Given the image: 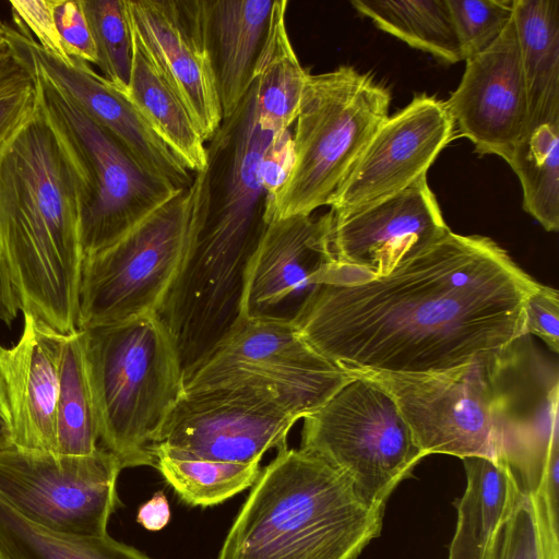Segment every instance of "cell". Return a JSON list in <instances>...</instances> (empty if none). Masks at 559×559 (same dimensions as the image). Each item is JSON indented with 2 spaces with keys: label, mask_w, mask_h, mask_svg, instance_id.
<instances>
[{
  "label": "cell",
  "mask_w": 559,
  "mask_h": 559,
  "mask_svg": "<svg viewBox=\"0 0 559 559\" xmlns=\"http://www.w3.org/2000/svg\"><path fill=\"white\" fill-rule=\"evenodd\" d=\"M537 283L492 239L450 230L385 276L319 285L293 323L348 370L442 371L523 336Z\"/></svg>",
  "instance_id": "6da1fadb"
},
{
  "label": "cell",
  "mask_w": 559,
  "mask_h": 559,
  "mask_svg": "<svg viewBox=\"0 0 559 559\" xmlns=\"http://www.w3.org/2000/svg\"><path fill=\"white\" fill-rule=\"evenodd\" d=\"M82 262L78 177L36 102L0 148V273L23 314L69 334Z\"/></svg>",
  "instance_id": "7a4b0ae2"
},
{
  "label": "cell",
  "mask_w": 559,
  "mask_h": 559,
  "mask_svg": "<svg viewBox=\"0 0 559 559\" xmlns=\"http://www.w3.org/2000/svg\"><path fill=\"white\" fill-rule=\"evenodd\" d=\"M383 512L329 464L287 447L261 468L216 559H357Z\"/></svg>",
  "instance_id": "3957f363"
},
{
  "label": "cell",
  "mask_w": 559,
  "mask_h": 559,
  "mask_svg": "<svg viewBox=\"0 0 559 559\" xmlns=\"http://www.w3.org/2000/svg\"><path fill=\"white\" fill-rule=\"evenodd\" d=\"M81 331L100 447L121 469L155 467L152 447L183 394L169 332L156 313Z\"/></svg>",
  "instance_id": "277c9868"
},
{
  "label": "cell",
  "mask_w": 559,
  "mask_h": 559,
  "mask_svg": "<svg viewBox=\"0 0 559 559\" xmlns=\"http://www.w3.org/2000/svg\"><path fill=\"white\" fill-rule=\"evenodd\" d=\"M391 93L352 66L308 74L293 135L289 174L265 209L266 224L330 205L374 133Z\"/></svg>",
  "instance_id": "5b68a950"
},
{
  "label": "cell",
  "mask_w": 559,
  "mask_h": 559,
  "mask_svg": "<svg viewBox=\"0 0 559 559\" xmlns=\"http://www.w3.org/2000/svg\"><path fill=\"white\" fill-rule=\"evenodd\" d=\"M31 71L37 105L78 177L84 258L117 241L180 190L144 167L109 131Z\"/></svg>",
  "instance_id": "8992f818"
},
{
  "label": "cell",
  "mask_w": 559,
  "mask_h": 559,
  "mask_svg": "<svg viewBox=\"0 0 559 559\" xmlns=\"http://www.w3.org/2000/svg\"><path fill=\"white\" fill-rule=\"evenodd\" d=\"M204 171L108 247L83 258L78 330L157 313L185 259Z\"/></svg>",
  "instance_id": "52a82bcc"
},
{
  "label": "cell",
  "mask_w": 559,
  "mask_h": 559,
  "mask_svg": "<svg viewBox=\"0 0 559 559\" xmlns=\"http://www.w3.org/2000/svg\"><path fill=\"white\" fill-rule=\"evenodd\" d=\"M355 373V379L302 418L299 449L343 474L369 506L384 510L397 485L427 455L391 395Z\"/></svg>",
  "instance_id": "ba28073f"
},
{
  "label": "cell",
  "mask_w": 559,
  "mask_h": 559,
  "mask_svg": "<svg viewBox=\"0 0 559 559\" xmlns=\"http://www.w3.org/2000/svg\"><path fill=\"white\" fill-rule=\"evenodd\" d=\"M507 348L442 371H352L391 395L426 455L498 460Z\"/></svg>",
  "instance_id": "9c48e42d"
},
{
  "label": "cell",
  "mask_w": 559,
  "mask_h": 559,
  "mask_svg": "<svg viewBox=\"0 0 559 559\" xmlns=\"http://www.w3.org/2000/svg\"><path fill=\"white\" fill-rule=\"evenodd\" d=\"M356 378L319 354L292 322L240 318L183 379V393L249 388L302 419Z\"/></svg>",
  "instance_id": "30bf717a"
},
{
  "label": "cell",
  "mask_w": 559,
  "mask_h": 559,
  "mask_svg": "<svg viewBox=\"0 0 559 559\" xmlns=\"http://www.w3.org/2000/svg\"><path fill=\"white\" fill-rule=\"evenodd\" d=\"M118 460L99 447L90 455L0 451V497L29 521L76 536H103L120 506Z\"/></svg>",
  "instance_id": "8fae6325"
},
{
  "label": "cell",
  "mask_w": 559,
  "mask_h": 559,
  "mask_svg": "<svg viewBox=\"0 0 559 559\" xmlns=\"http://www.w3.org/2000/svg\"><path fill=\"white\" fill-rule=\"evenodd\" d=\"M298 420L272 395L249 388L183 393L152 450L251 463L271 449L287 448V436Z\"/></svg>",
  "instance_id": "7c38bea8"
},
{
  "label": "cell",
  "mask_w": 559,
  "mask_h": 559,
  "mask_svg": "<svg viewBox=\"0 0 559 559\" xmlns=\"http://www.w3.org/2000/svg\"><path fill=\"white\" fill-rule=\"evenodd\" d=\"M500 409L498 460L511 471L522 493L542 495L558 514V370L535 352L530 335L508 349Z\"/></svg>",
  "instance_id": "4fadbf2b"
},
{
  "label": "cell",
  "mask_w": 559,
  "mask_h": 559,
  "mask_svg": "<svg viewBox=\"0 0 559 559\" xmlns=\"http://www.w3.org/2000/svg\"><path fill=\"white\" fill-rule=\"evenodd\" d=\"M448 231L424 175L374 205L342 218L331 215L334 261L322 273L319 285L354 284L385 276L406 257Z\"/></svg>",
  "instance_id": "5bb4252c"
},
{
  "label": "cell",
  "mask_w": 559,
  "mask_h": 559,
  "mask_svg": "<svg viewBox=\"0 0 559 559\" xmlns=\"http://www.w3.org/2000/svg\"><path fill=\"white\" fill-rule=\"evenodd\" d=\"M454 134L445 103L416 95L374 133L333 195L329 212L342 218L404 190L427 175Z\"/></svg>",
  "instance_id": "9a60e30c"
},
{
  "label": "cell",
  "mask_w": 559,
  "mask_h": 559,
  "mask_svg": "<svg viewBox=\"0 0 559 559\" xmlns=\"http://www.w3.org/2000/svg\"><path fill=\"white\" fill-rule=\"evenodd\" d=\"M126 5L132 36L206 143L223 115L206 46L205 0H126Z\"/></svg>",
  "instance_id": "2e32d148"
},
{
  "label": "cell",
  "mask_w": 559,
  "mask_h": 559,
  "mask_svg": "<svg viewBox=\"0 0 559 559\" xmlns=\"http://www.w3.org/2000/svg\"><path fill=\"white\" fill-rule=\"evenodd\" d=\"M465 63L459 86L444 102L455 132L468 139L479 155L508 162L531 127L513 20L490 47Z\"/></svg>",
  "instance_id": "e0dca14e"
},
{
  "label": "cell",
  "mask_w": 559,
  "mask_h": 559,
  "mask_svg": "<svg viewBox=\"0 0 559 559\" xmlns=\"http://www.w3.org/2000/svg\"><path fill=\"white\" fill-rule=\"evenodd\" d=\"M330 233V212L269 223L249 264L241 318L293 323L334 261Z\"/></svg>",
  "instance_id": "ac0fdd59"
},
{
  "label": "cell",
  "mask_w": 559,
  "mask_h": 559,
  "mask_svg": "<svg viewBox=\"0 0 559 559\" xmlns=\"http://www.w3.org/2000/svg\"><path fill=\"white\" fill-rule=\"evenodd\" d=\"M11 52L40 73L98 124L117 138L147 169L175 188H188L191 171L148 126L130 100L92 67L74 58H59L29 37L7 26Z\"/></svg>",
  "instance_id": "d6986e66"
},
{
  "label": "cell",
  "mask_w": 559,
  "mask_h": 559,
  "mask_svg": "<svg viewBox=\"0 0 559 559\" xmlns=\"http://www.w3.org/2000/svg\"><path fill=\"white\" fill-rule=\"evenodd\" d=\"M23 318L17 343L0 345V379L9 404L12 445L58 454L57 404L67 334L28 313Z\"/></svg>",
  "instance_id": "ffe728a7"
},
{
  "label": "cell",
  "mask_w": 559,
  "mask_h": 559,
  "mask_svg": "<svg viewBox=\"0 0 559 559\" xmlns=\"http://www.w3.org/2000/svg\"><path fill=\"white\" fill-rule=\"evenodd\" d=\"M271 0H205V37L223 119L253 84L273 10Z\"/></svg>",
  "instance_id": "44dd1931"
},
{
  "label": "cell",
  "mask_w": 559,
  "mask_h": 559,
  "mask_svg": "<svg viewBox=\"0 0 559 559\" xmlns=\"http://www.w3.org/2000/svg\"><path fill=\"white\" fill-rule=\"evenodd\" d=\"M531 126L559 117V1L513 0Z\"/></svg>",
  "instance_id": "7402d4cb"
},
{
  "label": "cell",
  "mask_w": 559,
  "mask_h": 559,
  "mask_svg": "<svg viewBox=\"0 0 559 559\" xmlns=\"http://www.w3.org/2000/svg\"><path fill=\"white\" fill-rule=\"evenodd\" d=\"M122 94L191 173L205 170V141L182 102L133 36L131 74Z\"/></svg>",
  "instance_id": "603a6c76"
},
{
  "label": "cell",
  "mask_w": 559,
  "mask_h": 559,
  "mask_svg": "<svg viewBox=\"0 0 559 559\" xmlns=\"http://www.w3.org/2000/svg\"><path fill=\"white\" fill-rule=\"evenodd\" d=\"M287 0L274 1L253 73L258 123L272 134L288 130L296 120L309 74L300 64L287 33Z\"/></svg>",
  "instance_id": "cb8c5ba5"
},
{
  "label": "cell",
  "mask_w": 559,
  "mask_h": 559,
  "mask_svg": "<svg viewBox=\"0 0 559 559\" xmlns=\"http://www.w3.org/2000/svg\"><path fill=\"white\" fill-rule=\"evenodd\" d=\"M354 9L381 31L449 64L463 61L447 0H355Z\"/></svg>",
  "instance_id": "d4e9b609"
},
{
  "label": "cell",
  "mask_w": 559,
  "mask_h": 559,
  "mask_svg": "<svg viewBox=\"0 0 559 559\" xmlns=\"http://www.w3.org/2000/svg\"><path fill=\"white\" fill-rule=\"evenodd\" d=\"M507 163L520 180L523 209L547 231H558L559 117L531 126Z\"/></svg>",
  "instance_id": "484cf974"
},
{
  "label": "cell",
  "mask_w": 559,
  "mask_h": 559,
  "mask_svg": "<svg viewBox=\"0 0 559 559\" xmlns=\"http://www.w3.org/2000/svg\"><path fill=\"white\" fill-rule=\"evenodd\" d=\"M97 418L88 381L83 332L67 334L59 374L57 452L90 455L98 448Z\"/></svg>",
  "instance_id": "4316f807"
},
{
  "label": "cell",
  "mask_w": 559,
  "mask_h": 559,
  "mask_svg": "<svg viewBox=\"0 0 559 559\" xmlns=\"http://www.w3.org/2000/svg\"><path fill=\"white\" fill-rule=\"evenodd\" d=\"M155 467L178 497L192 507H211L252 487L260 461L233 463L167 454L153 449Z\"/></svg>",
  "instance_id": "83f0119b"
},
{
  "label": "cell",
  "mask_w": 559,
  "mask_h": 559,
  "mask_svg": "<svg viewBox=\"0 0 559 559\" xmlns=\"http://www.w3.org/2000/svg\"><path fill=\"white\" fill-rule=\"evenodd\" d=\"M489 559H559L558 516L543 496L520 493L492 538Z\"/></svg>",
  "instance_id": "f1b7e54d"
},
{
  "label": "cell",
  "mask_w": 559,
  "mask_h": 559,
  "mask_svg": "<svg viewBox=\"0 0 559 559\" xmlns=\"http://www.w3.org/2000/svg\"><path fill=\"white\" fill-rule=\"evenodd\" d=\"M96 49V66L123 93L132 67V35L126 0H81Z\"/></svg>",
  "instance_id": "f546056e"
},
{
  "label": "cell",
  "mask_w": 559,
  "mask_h": 559,
  "mask_svg": "<svg viewBox=\"0 0 559 559\" xmlns=\"http://www.w3.org/2000/svg\"><path fill=\"white\" fill-rule=\"evenodd\" d=\"M462 461L481 535L492 542L498 528L513 511L521 491L502 461L484 456H468Z\"/></svg>",
  "instance_id": "4dcf8cb0"
},
{
  "label": "cell",
  "mask_w": 559,
  "mask_h": 559,
  "mask_svg": "<svg viewBox=\"0 0 559 559\" xmlns=\"http://www.w3.org/2000/svg\"><path fill=\"white\" fill-rule=\"evenodd\" d=\"M513 0H447L463 61L490 47L512 19Z\"/></svg>",
  "instance_id": "1f68e13d"
},
{
  "label": "cell",
  "mask_w": 559,
  "mask_h": 559,
  "mask_svg": "<svg viewBox=\"0 0 559 559\" xmlns=\"http://www.w3.org/2000/svg\"><path fill=\"white\" fill-rule=\"evenodd\" d=\"M35 106L34 75L26 64L14 57L12 62L0 70V148Z\"/></svg>",
  "instance_id": "d6a6232c"
},
{
  "label": "cell",
  "mask_w": 559,
  "mask_h": 559,
  "mask_svg": "<svg viewBox=\"0 0 559 559\" xmlns=\"http://www.w3.org/2000/svg\"><path fill=\"white\" fill-rule=\"evenodd\" d=\"M10 7L21 34L59 58H70L56 27L52 0H12Z\"/></svg>",
  "instance_id": "836d02e7"
},
{
  "label": "cell",
  "mask_w": 559,
  "mask_h": 559,
  "mask_svg": "<svg viewBox=\"0 0 559 559\" xmlns=\"http://www.w3.org/2000/svg\"><path fill=\"white\" fill-rule=\"evenodd\" d=\"M52 11L66 53L96 64V49L81 0H52Z\"/></svg>",
  "instance_id": "e575fe53"
},
{
  "label": "cell",
  "mask_w": 559,
  "mask_h": 559,
  "mask_svg": "<svg viewBox=\"0 0 559 559\" xmlns=\"http://www.w3.org/2000/svg\"><path fill=\"white\" fill-rule=\"evenodd\" d=\"M524 335L542 338L555 354L559 352V293L537 283L527 296L523 316Z\"/></svg>",
  "instance_id": "d590c367"
},
{
  "label": "cell",
  "mask_w": 559,
  "mask_h": 559,
  "mask_svg": "<svg viewBox=\"0 0 559 559\" xmlns=\"http://www.w3.org/2000/svg\"><path fill=\"white\" fill-rule=\"evenodd\" d=\"M457 521L448 559H489L491 543L481 535L471 501L461 498L456 502Z\"/></svg>",
  "instance_id": "8d00e7d4"
},
{
  "label": "cell",
  "mask_w": 559,
  "mask_h": 559,
  "mask_svg": "<svg viewBox=\"0 0 559 559\" xmlns=\"http://www.w3.org/2000/svg\"><path fill=\"white\" fill-rule=\"evenodd\" d=\"M293 164V135L288 130L273 134L260 162L259 173L262 187L271 202L287 178Z\"/></svg>",
  "instance_id": "74e56055"
},
{
  "label": "cell",
  "mask_w": 559,
  "mask_h": 559,
  "mask_svg": "<svg viewBox=\"0 0 559 559\" xmlns=\"http://www.w3.org/2000/svg\"><path fill=\"white\" fill-rule=\"evenodd\" d=\"M170 520V507L163 491L155 492L138 511L136 521L148 531L164 528Z\"/></svg>",
  "instance_id": "f35d334b"
},
{
  "label": "cell",
  "mask_w": 559,
  "mask_h": 559,
  "mask_svg": "<svg viewBox=\"0 0 559 559\" xmlns=\"http://www.w3.org/2000/svg\"><path fill=\"white\" fill-rule=\"evenodd\" d=\"M19 311L16 299L0 273V321L10 326Z\"/></svg>",
  "instance_id": "ab89813d"
},
{
  "label": "cell",
  "mask_w": 559,
  "mask_h": 559,
  "mask_svg": "<svg viewBox=\"0 0 559 559\" xmlns=\"http://www.w3.org/2000/svg\"><path fill=\"white\" fill-rule=\"evenodd\" d=\"M12 445L11 427L0 415V451Z\"/></svg>",
  "instance_id": "60d3db41"
},
{
  "label": "cell",
  "mask_w": 559,
  "mask_h": 559,
  "mask_svg": "<svg viewBox=\"0 0 559 559\" xmlns=\"http://www.w3.org/2000/svg\"><path fill=\"white\" fill-rule=\"evenodd\" d=\"M0 415L9 423L10 425V411L9 404L7 401L5 392L2 385V381L0 379Z\"/></svg>",
  "instance_id": "b9f144b4"
},
{
  "label": "cell",
  "mask_w": 559,
  "mask_h": 559,
  "mask_svg": "<svg viewBox=\"0 0 559 559\" xmlns=\"http://www.w3.org/2000/svg\"><path fill=\"white\" fill-rule=\"evenodd\" d=\"M14 60V56L11 52L9 46L8 49L0 52V70L8 66L10 62Z\"/></svg>",
  "instance_id": "7bdbcfd3"
},
{
  "label": "cell",
  "mask_w": 559,
  "mask_h": 559,
  "mask_svg": "<svg viewBox=\"0 0 559 559\" xmlns=\"http://www.w3.org/2000/svg\"><path fill=\"white\" fill-rule=\"evenodd\" d=\"M5 25L0 20V52L8 49V43L5 38Z\"/></svg>",
  "instance_id": "ee69618b"
},
{
  "label": "cell",
  "mask_w": 559,
  "mask_h": 559,
  "mask_svg": "<svg viewBox=\"0 0 559 559\" xmlns=\"http://www.w3.org/2000/svg\"><path fill=\"white\" fill-rule=\"evenodd\" d=\"M0 559H13L0 545Z\"/></svg>",
  "instance_id": "f6af8a7d"
}]
</instances>
